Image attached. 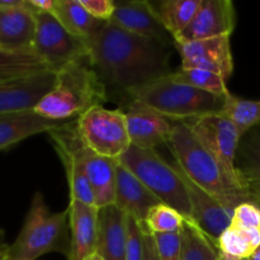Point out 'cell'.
Segmentation results:
<instances>
[{"label": "cell", "mask_w": 260, "mask_h": 260, "mask_svg": "<svg viewBox=\"0 0 260 260\" xmlns=\"http://www.w3.org/2000/svg\"><path fill=\"white\" fill-rule=\"evenodd\" d=\"M88 58L106 85L127 94L172 74L170 46L104 23L86 40Z\"/></svg>", "instance_id": "obj_1"}, {"label": "cell", "mask_w": 260, "mask_h": 260, "mask_svg": "<svg viewBox=\"0 0 260 260\" xmlns=\"http://www.w3.org/2000/svg\"><path fill=\"white\" fill-rule=\"evenodd\" d=\"M167 146L174 156V162L185 175L216 198L231 215L239 205L250 202L246 190L228 177L184 122H173L172 137Z\"/></svg>", "instance_id": "obj_2"}, {"label": "cell", "mask_w": 260, "mask_h": 260, "mask_svg": "<svg viewBox=\"0 0 260 260\" xmlns=\"http://www.w3.org/2000/svg\"><path fill=\"white\" fill-rule=\"evenodd\" d=\"M107 102V85L91 66L88 56L56 73L55 85L35 108L53 121H69Z\"/></svg>", "instance_id": "obj_3"}, {"label": "cell", "mask_w": 260, "mask_h": 260, "mask_svg": "<svg viewBox=\"0 0 260 260\" xmlns=\"http://www.w3.org/2000/svg\"><path fill=\"white\" fill-rule=\"evenodd\" d=\"M70 251V228L68 210L52 213L42 193L32 198L23 228L3 260H36L48 253Z\"/></svg>", "instance_id": "obj_4"}, {"label": "cell", "mask_w": 260, "mask_h": 260, "mask_svg": "<svg viewBox=\"0 0 260 260\" xmlns=\"http://www.w3.org/2000/svg\"><path fill=\"white\" fill-rule=\"evenodd\" d=\"M132 101L150 107L173 122L221 113L226 98L178 83L169 76L157 79L128 93Z\"/></svg>", "instance_id": "obj_5"}, {"label": "cell", "mask_w": 260, "mask_h": 260, "mask_svg": "<svg viewBox=\"0 0 260 260\" xmlns=\"http://www.w3.org/2000/svg\"><path fill=\"white\" fill-rule=\"evenodd\" d=\"M117 162L136 175L162 203L175 208L185 220L192 222L187 190L174 164L165 161L155 150L140 149L132 145Z\"/></svg>", "instance_id": "obj_6"}, {"label": "cell", "mask_w": 260, "mask_h": 260, "mask_svg": "<svg viewBox=\"0 0 260 260\" xmlns=\"http://www.w3.org/2000/svg\"><path fill=\"white\" fill-rule=\"evenodd\" d=\"M76 131L84 144L98 155L118 160L131 146L122 109L96 106L76 119Z\"/></svg>", "instance_id": "obj_7"}, {"label": "cell", "mask_w": 260, "mask_h": 260, "mask_svg": "<svg viewBox=\"0 0 260 260\" xmlns=\"http://www.w3.org/2000/svg\"><path fill=\"white\" fill-rule=\"evenodd\" d=\"M51 140L62 142L78 159L94 193L98 208L114 205L116 200L117 161L98 155L89 149L76 131V123L69 122L66 126L48 132Z\"/></svg>", "instance_id": "obj_8"}, {"label": "cell", "mask_w": 260, "mask_h": 260, "mask_svg": "<svg viewBox=\"0 0 260 260\" xmlns=\"http://www.w3.org/2000/svg\"><path fill=\"white\" fill-rule=\"evenodd\" d=\"M198 141L221 165L238 187H244L236 165L240 134L235 124L222 113H212L184 121ZM248 193V192H246Z\"/></svg>", "instance_id": "obj_9"}, {"label": "cell", "mask_w": 260, "mask_h": 260, "mask_svg": "<svg viewBox=\"0 0 260 260\" xmlns=\"http://www.w3.org/2000/svg\"><path fill=\"white\" fill-rule=\"evenodd\" d=\"M36 22L37 27L33 51L53 73L88 56L86 40L68 32L53 14L38 12Z\"/></svg>", "instance_id": "obj_10"}, {"label": "cell", "mask_w": 260, "mask_h": 260, "mask_svg": "<svg viewBox=\"0 0 260 260\" xmlns=\"http://www.w3.org/2000/svg\"><path fill=\"white\" fill-rule=\"evenodd\" d=\"M231 36L174 43L184 69H202L223 76L228 80L234 73Z\"/></svg>", "instance_id": "obj_11"}, {"label": "cell", "mask_w": 260, "mask_h": 260, "mask_svg": "<svg viewBox=\"0 0 260 260\" xmlns=\"http://www.w3.org/2000/svg\"><path fill=\"white\" fill-rule=\"evenodd\" d=\"M124 116L132 146L155 150L168 145L173 132V121L137 101H129Z\"/></svg>", "instance_id": "obj_12"}, {"label": "cell", "mask_w": 260, "mask_h": 260, "mask_svg": "<svg viewBox=\"0 0 260 260\" xmlns=\"http://www.w3.org/2000/svg\"><path fill=\"white\" fill-rule=\"evenodd\" d=\"M173 164L187 190L192 222L216 244L223 231L230 226L233 215L216 198L189 179L175 162Z\"/></svg>", "instance_id": "obj_13"}, {"label": "cell", "mask_w": 260, "mask_h": 260, "mask_svg": "<svg viewBox=\"0 0 260 260\" xmlns=\"http://www.w3.org/2000/svg\"><path fill=\"white\" fill-rule=\"evenodd\" d=\"M236 25V10L230 0H203L187 29L174 43L231 36Z\"/></svg>", "instance_id": "obj_14"}, {"label": "cell", "mask_w": 260, "mask_h": 260, "mask_svg": "<svg viewBox=\"0 0 260 260\" xmlns=\"http://www.w3.org/2000/svg\"><path fill=\"white\" fill-rule=\"evenodd\" d=\"M56 73L36 74L13 80L0 81V113L35 111L43 96L55 85Z\"/></svg>", "instance_id": "obj_15"}, {"label": "cell", "mask_w": 260, "mask_h": 260, "mask_svg": "<svg viewBox=\"0 0 260 260\" xmlns=\"http://www.w3.org/2000/svg\"><path fill=\"white\" fill-rule=\"evenodd\" d=\"M109 22L141 37L150 38L168 46H172V43L174 45V40L159 20L151 2H116V9Z\"/></svg>", "instance_id": "obj_16"}, {"label": "cell", "mask_w": 260, "mask_h": 260, "mask_svg": "<svg viewBox=\"0 0 260 260\" xmlns=\"http://www.w3.org/2000/svg\"><path fill=\"white\" fill-rule=\"evenodd\" d=\"M70 251L68 260H85L96 253L98 241V213L96 206L79 201H69Z\"/></svg>", "instance_id": "obj_17"}, {"label": "cell", "mask_w": 260, "mask_h": 260, "mask_svg": "<svg viewBox=\"0 0 260 260\" xmlns=\"http://www.w3.org/2000/svg\"><path fill=\"white\" fill-rule=\"evenodd\" d=\"M162 203L136 175L117 162L116 200L114 205L128 217L144 225L147 213L154 206Z\"/></svg>", "instance_id": "obj_18"}, {"label": "cell", "mask_w": 260, "mask_h": 260, "mask_svg": "<svg viewBox=\"0 0 260 260\" xmlns=\"http://www.w3.org/2000/svg\"><path fill=\"white\" fill-rule=\"evenodd\" d=\"M37 13L30 3L23 9H0V48L35 52Z\"/></svg>", "instance_id": "obj_19"}, {"label": "cell", "mask_w": 260, "mask_h": 260, "mask_svg": "<svg viewBox=\"0 0 260 260\" xmlns=\"http://www.w3.org/2000/svg\"><path fill=\"white\" fill-rule=\"evenodd\" d=\"M69 121H53L35 111L0 113V151L35 135L51 132L66 126Z\"/></svg>", "instance_id": "obj_20"}, {"label": "cell", "mask_w": 260, "mask_h": 260, "mask_svg": "<svg viewBox=\"0 0 260 260\" xmlns=\"http://www.w3.org/2000/svg\"><path fill=\"white\" fill-rule=\"evenodd\" d=\"M127 215L116 205L99 208L96 254L103 260H126Z\"/></svg>", "instance_id": "obj_21"}, {"label": "cell", "mask_w": 260, "mask_h": 260, "mask_svg": "<svg viewBox=\"0 0 260 260\" xmlns=\"http://www.w3.org/2000/svg\"><path fill=\"white\" fill-rule=\"evenodd\" d=\"M53 15L68 32L83 40L93 37L107 23L94 18L80 0H56Z\"/></svg>", "instance_id": "obj_22"}, {"label": "cell", "mask_w": 260, "mask_h": 260, "mask_svg": "<svg viewBox=\"0 0 260 260\" xmlns=\"http://www.w3.org/2000/svg\"><path fill=\"white\" fill-rule=\"evenodd\" d=\"M203 0H162L151 3L167 32L177 40L192 23Z\"/></svg>", "instance_id": "obj_23"}, {"label": "cell", "mask_w": 260, "mask_h": 260, "mask_svg": "<svg viewBox=\"0 0 260 260\" xmlns=\"http://www.w3.org/2000/svg\"><path fill=\"white\" fill-rule=\"evenodd\" d=\"M52 144L61 162H62L63 169H65L70 201H79V202L86 203V205L95 206L93 189H91L88 178H86L81 165L79 164L78 159L62 142L52 140Z\"/></svg>", "instance_id": "obj_24"}, {"label": "cell", "mask_w": 260, "mask_h": 260, "mask_svg": "<svg viewBox=\"0 0 260 260\" xmlns=\"http://www.w3.org/2000/svg\"><path fill=\"white\" fill-rule=\"evenodd\" d=\"M52 71L36 52H20L0 48V81L25 78Z\"/></svg>", "instance_id": "obj_25"}, {"label": "cell", "mask_w": 260, "mask_h": 260, "mask_svg": "<svg viewBox=\"0 0 260 260\" xmlns=\"http://www.w3.org/2000/svg\"><path fill=\"white\" fill-rule=\"evenodd\" d=\"M260 245V229L236 228L230 225L218 238L216 246L221 255L233 260H246Z\"/></svg>", "instance_id": "obj_26"}, {"label": "cell", "mask_w": 260, "mask_h": 260, "mask_svg": "<svg viewBox=\"0 0 260 260\" xmlns=\"http://www.w3.org/2000/svg\"><path fill=\"white\" fill-rule=\"evenodd\" d=\"M243 164L238 167L250 202L260 207V131L249 137L241 151Z\"/></svg>", "instance_id": "obj_27"}, {"label": "cell", "mask_w": 260, "mask_h": 260, "mask_svg": "<svg viewBox=\"0 0 260 260\" xmlns=\"http://www.w3.org/2000/svg\"><path fill=\"white\" fill-rule=\"evenodd\" d=\"M220 253L216 244L190 221L182 228V256L180 260H218Z\"/></svg>", "instance_id": "obj_28"}, {"label": "cell", "mask_w": 260, "mask_h": 260, "mask_svg": "<svg viewBox=\"0 0 260 260\" xmlns=\"http://www.w3.org/2000/svg\"><path fill=\"white\" fill-rule=\"evenodd\" d=\"M221 113L228 117L243 137L254 126L260 123V101L244 99L230 94L226 98Z\"/></svg>", "instance_id": "obj_29"}, {"label": "cell", "mask_w": 260, "mask_h": 260, "mask_svg": "<svg viewBox=\"0 0 260 260\" xmlns=\"http://www.w3.org/2000/svg\"><path fill=\"white\" fill-rule=\"evenodd\" d=\"M170 79L178 81V83L187 84L200 90L207 91V93L215 94L218 96L230 95L228 85H226V79L218 74L212 71L202 70V69H184L180 68L177 71H173L169 74Z\"/></svg>", "instance_id": "obj_30"}, {"label": "cell", "mask_w": 260, "mask_h": 260, "mask_svg": "<svg viewBox=\"0 0 260 260\" xmlns=\"http://www.w3.org/2000/svg\"><path fill=\"white\" fill-rule=\"evenodd\" d=\"M185 218L175 208L159 203L154 206L145 218L144 226L150 234L174 233L182 230Z\"/></svg>", "instance_id": "obj_31"}, {"label": "cell", "mask_w": 260, "mask_h": 260, "mask_svg": "<svg viewBox=\"0 0 260 260\" xmlns=\"http://www.w3.org/2000/svg\"><path fill=\"white\" fill-rule=\"evenodd\" d=\"M154 240L160 260H180L182 256V230L174 233L155 234Z\"/></svg>", "instance_id": "obj_32"}, {"label": "cell", "mask_w": 260, "mask_h": 260, "mask_svg": "<svg viewBox=\"0 0 260 260\" xmlns=\"http://www.w3.org/2000/svg\"><path fill=\"white\" fill-rule=\"evenodd\" d=\"M126 260H144V225L127 216Z\"/></svg>", "instance_id": "obj_33"}, {"label": "cell", "mask_w": 260, "mask_h": 260, "mask_svg": "<svg viewBox=\"0 0 260 260\" xmlns=\"http://www.w3.org/2000/svg\"><path fill=\"white\" fill-rule=\"evenodd\" d=\"M230 225L245 230L260 229V207L251 202L241 203L234 210Z\"/></svg>", "instance_id": "obj_34"}, {"label": "cell", "mask_w": 260, "mask_h": 260, "mask_svg": "<svg viewBox=\"0 0 260 260\" xmlns=\"http://www.w3.org/2000/svg\"><path fill=\"white\" fill-rule=\"evenodd\" d=\"M80 3L94 18L102 22H109L116 9L113 0H80Z\"/></svg>", "instance_id": "obj_35"}, {"label": "cell", "mask_w": 260, "mask_h": 260, "mask_svg": "<svg viewBox=\"0 0 260 260\" xmlns=\"http://www.w3.org/2000/svg\"><path fill=\"white\" fill-rule=\"evenodd\" d=\"M144 260H160L157 255L156 246L152 234L145 229L144 226Z\"/></svg>", "instance_id": "obj_36"}, {"label": "cell", "mask_w": 260, "mask_h": 260, "mask_svg": "<svg viewBox=\"0 0 260 260\" xmlns=\"http://www.w3.org/2000/svg\"><path fill=\"white\" fill-rule=\"evenodd\" d=\"M29 3L37 12L48 13V14L55 13L56 0H29Z\"/></svg>", "instance_id": "obj_37"}, {"label": "cell", "mask_w": 260, "mask_h": 260, "mask_svg": "<svg viewBox=\"0 0 260 260\" xmlns=\"http://www.w3.org/2000/svg\"><path fill=\"white\" fill-rule=\"evenodd\" d=\"M28 5V0H0V9H23Z\"/></svg>", "instance_id": "obj_38"}, {"label": "cell", "mask_w": 260, "mask_h": 260, "mask_svg": "<svg viewBox=\"0 0 260 260\" xmlns=\"http://www.w3.org/2000/svg\"><path fill=\"white\" fill-rule=\"evenodd\" d=\"M8 249H9V245H8L7 241H5V233H4V230H2V229H0V260L4 259Z\"/></svg>", "instance_id": "obj_39"}, {"label": "cell", "mask_w": 260, "mask_h": 260, "mask_svg": "<svg viewBox=\"0 0 260 260\" xmlns=\"http://www.w3.org/2000/svg\"><path fill=\"white\" fill-rule=\"evenodd\" d=\"M248 260H260V245L253 251V254L249 256Z\"/></svg>", "instance_id": "obj_40"}, {"label": "cell", "mask_w": 260, "mask_h": 260, "mask_svg": "<svg viewBox=\"0 0 260 260\" xmlns=\"http://www.w3.org/2000/svg\"><path fill=\"white\" fill-rule=\"evenodd\" d=\"M85 260H103V259H102L101 256H99L98 254L95 253V254H93V255H91V256H89V258L85 259Z\"/></svg>", "instance_id": "obj_41"}, {"label": "cell", "mask_w": 260, "mask_h": 260, "mask_svg": "<svg viewBox=\"0 0 260 260\" xmlns=\"http://www.w3.org/2000/svg\"><path fill=\"white\" fill-rule=\"evenodd\" d=\"M218 260H233V259H229V258H226V256L221 255V254H220V258H218Z\"/></svg>", "instance_id": "obj_42"}, {"label": "cell", "mask_w": 260, "mask_h": 260, "mask_svg": "<svg viewBox=\"0 0 260 260\" xmlns=\"http://www.w3.org/2000/svg\"><path fill=\"white\" fill-rule=\"evenodd\" d=\"M246 260H248V259H246Z\"/></svg>", "instance_id": "obj_43"}]
</instances>
